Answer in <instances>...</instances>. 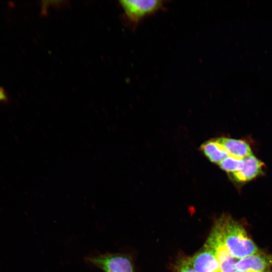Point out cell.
<instances>
[{
    "label": "cell",
    "mask_w": 272,
    "mask_h": 272,
    "mask_svg": "<svg viewBox=\"0 0 272 272\" xmlns=\"http://www.w3.org/2000/svg\"><path fill=\"white\" fill-rule=\"evenodd\" d=\"M215 225L226 247L233 257L243 258L259 251L242 226L231 217H221Z\"/></svg>",
    "instance_id": "obj_1"
},
{
    "label": "cell",
    "mask_w": 272,
    "mask_h": 272,
    "mask_svg": "<svg viewBox=\"0 0 272 272\" xmlns=\"http://www.w3.org/2000/svg\"><path fill=\"white\" fill-rule=\"evenodd\" d=\"M85 260L103 272H134L130 257L122 253H98L87 256Z\"/></svg>",
    "instance_id": "obj_2"
},
{
    "label": "cell",
    "mask_w": 272,
    "mask_h": 272,
    "mask_svg": "<svg viewBox=\"0 0 272 272\" xmlns=\"http://www.w3.org/2000/svg\"><path fill=\"white\" fill-rule=\"evenodd\" d=\"M127 20L133 25L163 8L164 1L157 0H122L119 1Z\"/></svg>",
    "instance_id": "obj_3"
},
{
    "label": "cell",
    "mask_w": 272,
    "mask_h": 272,
    "mask_svg": "<svg viewBox=\"0 0 272 272\" xmlns=\"http://www.w3.org/2000/svg\"><path fill=\"white\" fill-rule=\"evenodd\" d=\"M206 245L215 252L219 263L220 272H233L238 261L229 253L223 241L221 233L215 225L206 242Z\"/></svg>",
    "instance_id": "obj_4"
},
{
    "label": "cell",
    "mask_w": 272,
    "mask_h": 272,
    "mask_svg": "<svg viewBox=\"0 0 272 272\" xmlns=\"http://www.w3.org/2000/svg\"><path fill=\"white\" fill-rule=\"evenodd\" d=\"M188 259L196 272H215L219 270V263L214 251L206 245L202 249Z\"/></svg>",
    "instance_id": "obj_5"
},
{
    "label": "cell",
    "mask_w": 272,
    "mask_h": 272,
    "mask_svg": "<svg viewBox=\"0 0 272 272\" xmlns=\"http://www.w3.org/2000/svg\"><path fill=\"white\" fill-rule=\"evenodd\" d=\"M244 165L239 171L232 173L231 177L233 181L242 184L251 181L261 174L264 163L253 155L243 159Z\"/></svg>",
    "instance_id": "obj_6"
},
{
    "label": "cell",
    "mask_w": 272,
    "mask_h": 272,
    "mask_svg": "<svg viewBox=\"0 0 272 272\" xmlns=\"http://www.w3.org/2000/svg\"><path fill=\"white\" fill-rule=\"evenodd\" d=\"M271 265L272 255L256 253L238 260L235 268L252 272H264Z\"/></svg>",
    "instance_id": "obj_7"
},
{
    "label": "cell",
    "mask_w": 272,
    "mask_h": 272,
    "mask_svg": "<svg viewBox=\"0 0 272 272\" xmlns=\"http://www.w3.org/2000/svg\"><path fill=\"white\" fill-rule=\"evenodd\" d=\"M216 141L224 148L230 156L244 159L252 155L249 145L244 141L227 138H218Z\"/></svg>",
    "instance_id": "obj_8"
},
{
    "label": "cell",
    "mask_w": 272,
    "mask_h": 272,
    "mask_svg": "<svg viewBox=\"0 0 272 272\" xmlns=\"http://www.w3.org/2000/svg\"><path fill=\"white\" fill-rule=\"evenodd\" d=\"M201 150L211 162L217 164L229 156L224 148L216 140L205 143L201 146Z\"/></svg>",
    "instance_id": "obj_9"
},
{
    "label": "cell",
    "mask_w": 272,
    "mask_h": 272,
    "mask_svg": "<svg viewBox=\"0 0 272 272\" xmlns=\"http://www.w3.org/2000/svg\"><path fill=\"white\" fill-rule=\"evenodd\" d=\"M220 167L228 173H234L241 170L244 165L243 159L228 156L219 164Z\"/></svg>",
    "instance_id": "obj_10"
},
{
    "label": "cell",
    "mask_w": 272,
    "mask_h": 272,
    "mask_svg": "<svg viewBox=\"0 0 272 272\" xmlns=\"http://www.w3.org/2000/svg\"><path fill=\"white\" fill-rule=\"evenodd\" d=\"M174 272H196L190 264L188 258H183L177 261Z\"/></svg>",
    "instance_id": "obj_11"
},
{
    "label": "cell",
    "mask_w": 272,
    "mask_h": 272,
    "mask_svg": "<svg viewBox=\"0 0 272 272\" xmlns=\"http://www.w3.org/2000/svg\"><path fill=\"white\" fill-rule=\"evenodd\" d=\"M6 98V96L2 88H0V100H4Z\"/></svg>",
    "instance_id": "obj_12"
},
{
    "label": "cell",
    "mask_w": 272,
    "mask_h": 272,
    "mask_svg": "<svg viewBox=\"0 0 272 272\" xmlns=\"http://www.w3.org/2000/svg\"><path fill=\"white\" fill-rule=\"evenodd\" d=\"M233 272H252V271H247V270H234Z\"/></svg>",
    "instance_id": "obj_13"
},
{
    "label": "cell",
    "mask_w": 272,
    "mask_h": 272,
    "mask_svg": "<svg viewBox=\"0 0 272 272\" xmlns=\"http://www.w3.org/2000/svg\"><path fill=\"white\" fill-rule=\"evenodd\" d=\"M215 272H220V270H218V271H215Z\"/></svg>",
    "instance_id": "obj_14"
}]
</instances>
